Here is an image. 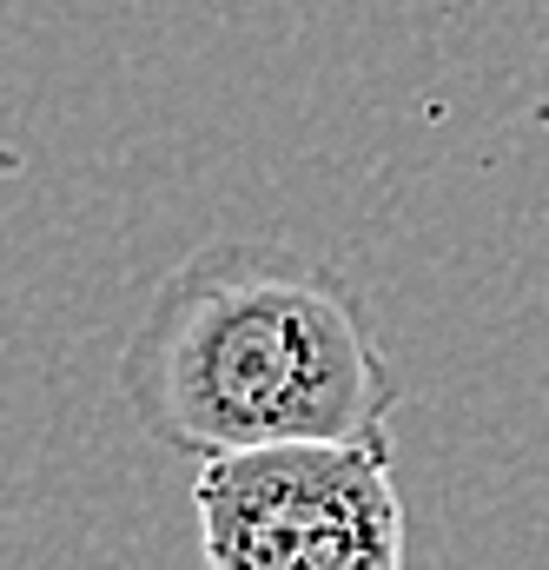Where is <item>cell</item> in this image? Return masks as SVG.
<instances>
[{
	"label": "cell",
	"instance_id": "cell-1",
	"mask_svg": "<svg viewBox=\"0 0 549 570\" xmlns=\"http://www.w3.org/2000/svg\"><path fill=\"white\" fill-rule=\"evenodd\" d=\"M133 425L179 458L371 444L405 385L365 292L325 259L219 239L179 259L120 352Z\"/></svg>",
	"mask_w": 549,
	"mask_h": 570
},
{
	"label": "cell",
	"instance_id": "cell-2",
	"mask_svg": "<svg viewBox=\"0 0 549 570\" xmlns=\"http://www.w3.org/2000/svg\"><path fill=\"white\" fill-rule=\"evenodd\" d=\"M192 511L206 570H405L385 438L206 458Z\"/></svg>",
	"mask_w": 549,
	"mask_h": 570
}]
</instances>
